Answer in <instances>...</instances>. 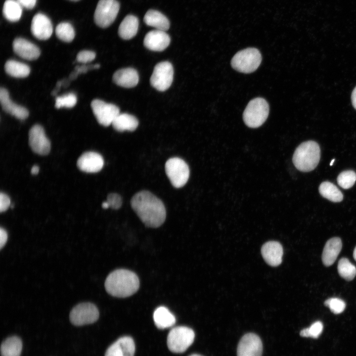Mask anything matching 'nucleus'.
<instances>
[{"label":"nucleus","mask_w":356,"mask_h":356,"mask_svg":"<svg viewBox=\"0 0 356 356\" xmlns=\"http://www.w3.org/2000/svg\"><path fill=\"white\" fill-rule=\"evenodd\" d=\"M131 206L142 222L148 227L157 228L165 222L166 211L162 201L148 191L136 193L131 201Z\"/></svg>","instance_id":"1"},{"label":"nucleus","mask_w":356,"mask_h":356,"mask_svg":"<svg viewBox=\"0 0 356 356\" xmlns=\"http://www.w3.org/2000/svg\"><path fill=\"white\" fill-rule=\"evenodd\" d=\"M105 288L110 295L126 298L134 294L138 289L139 281L134 272L125 269H118L107 276Z\"/></svg>","instance_id":"2"},{"label":"nucleus","mask_w":356,"mask_h":356,"mask_svg":"<svg viewBox=\"0 0 356 356\" xmlns=\"http://www.w3.org/2000/svg\"><path fill=\"white\" fill-rule=\"evenodd\" d=\"M320 158V150L317 142L312 140L304 142L296 149L292 158L293 163L299 171L308 172L317 166Z\"/></svg>","instance_id":"3"},{"label":"nucleus","mask_w":356,"mask_h":356,"mask_svg":"<svg viewBox=\"0 0 356 356\" xmlns=\"http://www.w3.org/2000/svg\"><path fill=\"white\" fill-rule=\"evenodd\" d=\"M269 113L267 101L257 97L249 101L243 114V121L246 126L252 128L260 127L266 121Z\"/></svg>","instance_id":"4"},{"label":"nucleus","mask_w":356,"mask_h":356,"mask_svg":"<svg viewBox=\"0 0 356 356\" xmlns=\"http://www.w3.org/2000/svg\"><path fill=\"white\" fill-rule=\"evenodd\" d=\"M262 56L259 50L249 47L237 52L232 57L231 65L235 70L243 73L254 72L260 66Z\"/></svg>","instance_id":"5"},{"label":"nucleus","mask_w":356,"mask_h":356,"mask_svg":"<svg viewBox=\"0 0 356 356\" xmlns=\"http://www.w3.org/2000/svg\"><path fill=\"white\" fill-rule=\"evenodd\" d=\"M194 338L195 333L192 329L186 326H177L173 328L168 335L167 346L171 352L181 353L192 344Z\"/></svg>","instance_id":"6"},{"label":"nucleus","mask_w":356,"mask_h":356,"mask_svg":"<svg viewBox=\"0 0 356 356\" xmlns=\"http://www.w3.org/2000/svg\"><path fill=\"white\" fill-rule=\"evenodd\" d=\"M166 175L172 185L176 188L183 186L189 177V169L186 163L178 157H173L165 164Z\"/></svg>","instance_id":"7"},{"label":"nucleus","mask_w":356,"mask_h":356,"mask_svg":"<svg viewBox=\"0 0 356 356\" xmlns=\"http://www.w3.org/2000/svg\"><path fill=\"white\" fill-rule=\"evenodd\" d=\"M119 8L116 0H99L94 14L96 24L103 28L109 26L115 20Z\"/></svg>","instance_id":"8"},{"label":"nucleus","mask_w":356,"mask_h":356,"mask_svg":"<svg viewBox=\"0 0 356 356\" xmlns=\"http://www.w3.org/2000/svg\"><path fill=\"white\" fill-rule=\"evenodd\" d=\"M99 313L93 304L85 302L78 304L71 310L69 318L71 322L76 326L93 323L98 318Z\"/></svg>","instance_id":"9"},{"label":"nucleus","mask_w":356,"mask_h":356,"mask_svg":"<svg viewBox=\"0 0 356 356\" xmlns=\"http://www.w3.org/2000/svg\"><path fill=\"white\" fill-rule=\"evenodd\" d=\"M174 69L168 61L158 63L154 67L150 77L151 85L157 90L164 91L168 89L173 81Z\"/></svg>","instance_id":"10"},{"label":"nucleus","mask_w":356,"mask_h":356,"mask_svg":"<svg viewBox=\"0 0 356 356\" xmlns=\"http://www.w3.org/2000/svg\"><path fill=\"white\" fill-rule=\"evenodd\" d=\"M91 108L98 123L105 127L112 124L120 114V109L116 105L100 99L93 100Z\"/></svg>","instance_id":"11"},{"label":"nucleus","mask_w":356,"mask_h":356,"mask_svg":"<svg viewBox=\"0 0 356 356\" xmlns=\"http://www.w3.org/2000/svg\"><path fill=\"white\" fill-rule=\"evenodd\" d=\"M29 144L35 153L47 155L51 149L49 140L46 136L44 128L40 125L33 126L29 132Z\"/></svg>","instance_id":"12"},{"label":"nucleus","mask_w":356,"mask_h":356,"mask_svg":"<svg viewBox=\"0 0 356 356\" xmlns=\"http://www.w3.org/2000/svg\"><path fill=\"white\" fill-rule=\"evenodd\" d=\"M263 344L256 334L249 333L240 339L237 349V356H261Z\"/></svg>","instance_id":"13"},{"label":"nucleus","mask_w":356,"mask_h":356,"mask_svg":"<svg viewBox=\"0 0 356 356\" xmlns=\"http://www.w3.org/2000/svg\"><path fill=\"white\" fill-rule=\"evenodd\" d=\"M31 30L35 37L40 40H46L51 36L53 32L52 23L45 15L39 13L32 20Z\"/></svg>","instance_id":"14"},{"label":"nucleus","mask_w":356,"mask_h":356,"mask_svg":"<svg viewBox=\"0 0 356 356\" xmlns=\"http://www.w3.org/2000/svg\"><path fill=\"white\" fill-rule=\"evenodd\" d=\"M78 168L84 172L97 173L100 171L104 165V160L99 153L89 151L84 153L77 162Z\"/></svg>","instance_id":"15"},{"label":"nucleus","mask_w":356,"mask_h":356,"mask_svg":"<svg viewBox=\"0 0 356 356\" xmlns=\"http://www.w3.org/2000/svg\"><path fill=\"white\" fill-rule=\"evenodd\" d=\"M170 41V38L166 31L155 29L147 33L143 44L149 50L161 51L169 46Z\"/></svg>","instance_id":"16"},{"label":"nucleus","mask_w":356,"mask_h":356,"mask_svg":"<svg viewBox=\"0 0 356 356\" xmlns=\"http://www.w3.org/2000/svg\"><path fill=\"white\" fill-rule=\"evenodd\" d=\"M135 344L133 339L129 336L122 337L110 345L104 356H134Z\"/></svg>","instance_id":"17"},{"label":"nucleus","mask_w":356,"mask_h":356,"mask_svg":"<svg viewBox=\"0 0 356 356\" xmlns=\"http://www.w3.org/2000/svg\"><path fill=\"white\" fill-rule=\"evenodd\" d=\"M12 46L14 52L23 59L34 60L40 55L39 47L25 39L16 38L13 42Z\"/></svg>","instance_id":"18"},{"label":"nucleus","mask_w":356,"mask_h":356,"mask_svg":"<svg viewBox=\"0 0 356 356\" xmlns=\"http://www.w3.org/2000/svg\"><path fill=\"white\" fill-rule=\"evenodd\" d=\"M0 102L3 110L17 119L23 120L28 117V110L14 103L10 99L8 91L5 88L0 89Z\"/></svg>","instance_id":"19"},{"label":"nucleus","mask_w":356,"mask_h":356,"mask_svg":"<svg viewBox=\"0 0 356 356\" xmlns=\"http://www.w3.org/2000/svg\"><path fill=\"white\" fill-rule=\"evenodd\" d=\"M261 253L266 263L271 266H278L282 262L283 248L278 242H266L261 248Z\"/></svg>","instance_id":"20"},{"label":"nucleus","mask_w":356,"mask_h":356,"mask_svg":"<svg viewBox=\"0 0 356 356\" xmlns=\"http://www.w3.org/2000/svg\"><path fill=\"white\" fill-rule=\"evenodd\" d=\"M113 81L117 85L127 88L136 86L139 77L136 70L132 68H123L117 70L113 76Z\"/></svg>","instance_id":"21"},{"label":"nucleus","mask_w":356,"mask_h":356,"mask_svg":"<svg viewBox=\"0 0 356 356\" xmlns=\"http://www.w3.org/2000/svg\"><path fill=\"white\" fill-rule=\"evenodd\" d=\"M342 247V241L339 237L332 238L326 242L322 254V261L325 266H330L335 262Z\"/></svg>","instance_id":"22"},{"label":"nucleus","mask_w":356,"mask_h":356,"mask_svg":"<svg viewBox=\"0 0 356 356\" xmlns=\"http://www.w3.org/2000/svg\"><path fill=\"white\" fill-rule=\"evenodd\" d=\"M144 22L157 30L166 31L170 27L168 19L160 12L153 9L148 10L144 17Z\"/></svg>","instance_id":"23"},{"label":"nucleus","mask_w":356,"mask_h":356,"mask_svg":"<svg viewBox=\"0 0 356 356\" xmlns=\"http://www.w3.org/2000/svg\"><path fill=\"white\" fill-rule=\"evenodd\" d=\"M138 25L137 18L133 15H128L121 22L118 29V34L123 39L130 40L136 35Z\"/></svg>","instance_id":"24"},{"label":"nucleus","mask_w":356,"mask_h":356,"mask_svg":"<svg viewBox=\"0 0 356 356\" xmlns=\"http://www.w3.org/2000/svg\"><path fill=\"white\" fill-rule=\"evenodd\" d=\"M153 320L155 325L160 329H165L174 325L176 318L165 307H158L154 312Z\"/></svg>","instance_id":"25"},{"label":"nucleus","mask_w":356,"mask_h":356,"mask_svg":"<svg viewBox=\"0 0 356 356\" xmlns=\"http://www.w3.org/2000/svg\"><path fill=\"white\" fill-rule=\"evenodd\" d=\"M113 128L118 132L134 131L138 121L134 116L128 113H120L112 123Z\"/></svg>","instance_id":"26"},{"label":"nucleus","mask_w":356,"mask_h":356,"mask_svg":"<svg viewBox=\"0 0 356 356\" xmlns=\"http://www.w3.org/2000/svg\"><path fill=\"white\" fill-rule=\"evenodd\" d=\"M22 349L21 339L16 336L7 338L1 345V356H20Z\"/></svg>","instance_id":"27"},{"label":"nucleus","mask_w":356,"mask_h":356,"mask_svg":"<svg viewBox=\"0 0 356 356\" xmlns=\"http://www.w3.org/2000/svg\"><path fill=\"white\" fill-rule=\"evenodd\" d=\"M4 69L7 74L15 78H25L28 76L30 73L29 66L14 60L7 61Z\"/></svg>","instance_id":"28"},{"label":"nucleus","mask_w":356,"mask_h":356,"mask_svg":"<svg viewBox=\"0 0 356 356\" xmlns=\"http://www.w3.org/2000/svg\"><path fill=\"white\" fill-rule=\"evenodd\" d=\"M2 12L4 17L10 22L18 21L22 13V7L17 0H6Z\"/></svg>","instance_id":"29"},{"label":"nucleus","mask_w":356,"mask_h":356,"mask_svg":"<svg viewBox=\"0 0 356 356\" xmlns=\"http://www.w3.org/2000/svg\"><path fill=\"white\" fill-rule=\"evenodd\" d=\"M319 192L322 196L333 202H341L343 199L341 191L329 181L322 182L319 187Z\"/></svg>","instance_id":"30"},{"label":"nucleus","mask_w":356,"mask_h":356,"mask_svg":"<svg viewBox=\"0 0 356 356\" xmlns=\"http://www.w3.org/2000/svg\"><path fill=\"white\" fill-rule=\"evenodd\" d=\"M339 275L346 280H353L356 275V267L345 258L341 259L338 264Z\"/></svg>","instance_id":"31"},{"label":"nucleus","mask_w":356,"mask_h":356,"mask_svg":"<svg viewBox=\"0 0 356 356\" xmlns=\"http://www.w3.org/2000/svg\"><path fill=\"white\" fill-rule=\"evenodd\" d=\"M55 33L58 39L63 42L70 43L75 37V31L72 25L68 22L59 23L56 28Z\"/></svg>","instance_id":"32"},{"label":"nucleus","mask_w":356,"mask_h":356,"mask_svg":"<svg viewBox=\"0 0 356 356\" xmlns=\"http://www.w3.org/2000/svg\"><path fill=\"white\" fill-rule=\"evenodd\" d=\"M337 181L342 188L346 189L350 188L356 181V174L352 170L343 171L338 176Z\"/></svg>","instance_id":"33"},{"label":"nucleus","mask_w":356,"mask_h":356,"mask_svg":"<svg viewBox=\"0 0 356 356\" xmlns=\"http://www.w3.org/2000/svg\"><path fill=\"white\" fill-rule=\"evenodd\" d=\"M76 95L73 93H69L56 98L55 106L56 108L62 107L72 108L77 103Z\"/></svg>","instance_id":"34"},{"label":"nucleus","mask_w":356,"mask_h":356,"mask_svg":"<svg viewBox=\"0 0 356 356\" xmlns=\"http://www.w3.org/2000/svg\"><path fill=\"white\" fill-rule=\"evenodd\" d=\"M323 328L322 323L320 321H317L313 323L309 328L302 329L300 332V335L303 337L316 339L321 334Z\"/></svg>","instance_id":"35"},{"label":"nucleus","mask_w":356,"mask_h":356,"mask_svg":"<svg viewBox=\"0 0 356 356\" xmlns=\"http://www.w3.org/2000/svg\"><path fill=\"white\" fill-rule=\"evenodd\" d=\"M324 304L335 314L342 312L346 307L345 303L342 300L337 298H329L325 300Z\"/></svg>","instance_id":"36"},{"label":"nucleus","mask_w":356,"mask_h":356,"mask_svg":"<svg viewBox=\"0 0 356 356\" xmlns=\"http://www.w3.org/2000/svg\"><path fill=\"white\" fill-rule=\"evenodd\" d=\"M95 56L96 54L93 51L84 50L78 53L76 60L78 62L86 64L92 61Z\"/></svg>","instance_id":"37"},{"label":"nucleus","mask_w":356,"mask_h":356,"mask_svg":"<svg viewBox=\"0 0 356 356\" xmlns=\"http://www.w3.org/2000/svg\"><path fill=\"white\" fill-rule=\"evenodd\" d=\"M107 202L110 207L113 209L118 210L122 205V199L120 195L117 193H110L107 197Z\"/></svg>","instance_id":"38"},{"label":"nucleus","mask_w":356,"mask_h":356,"mask_svg":"<svg viewBox=\"0 0 356 356\" xmlns=\"http://www.w3.org/2000/svg\"><path fill=\"white\" fill-rule=\"evenodd\" d=\"M100 67V65L96 64L93 65H86L78 66L75 68V71L72 73L69 77L71 80L75 79L77 76L80 74L86 73L89 70L91 69H98Z\"/></svg>","instance_id":"39"},{"label":"nucleus","mask_w":356,"mask_h":356,"mask_svg":"<svg viewBox=\"0 0 356 356\" xmlns=\"http://www.w3.org/2000/svg\"><path fill=\"white\" fill-rule=\"evenodd\" d=\"M10 206V199L5 193L1 192L0 194V211L3 212L7 210Z\"/></svg>","instance_id":"40"},{"label":"nucleus","mask_w":356,"mask_h":356,"mask_svg":"<svg viewBox=\"0 0 356 356\" xmlns=\"http://www.w3.org/2000/svg\"><path fill=\"white\" fill-rule=\"evenodd\" d=\"M21 6L28 9L33 8L36 5L37 0H17Z\"/></svg>","instance_id":"41"},{"label":"nucleus","mask_w":356,"mask_h":356,"mask_svg":"<svg viewBox=\"0 0 356 356\" xmlns=\"http://www.w3.org/2000/svg\"><path fill=\"white\" fill-rule=\"evenodd\" d=\"M7 240V233L6 231L2 227L0 229V248L4 246Z\"/></svg>","instance_id":"42"},{"label":"nucleus","mask_w":356,"mask_h":356,"mask_svg":"<svg viewBox=\"0 0 356 356\" xmlns=\"http://www.w3.org/2000/svg\"><path fill=\"white\" fill-rule=\"evenodd\" d=\"M351 100L353 107L356 109V87L352 93Z\"/></svg>","instance_id":"43"},{"label":"nucleus","mask_w":356,"mask_h":356,"mask_svg":"<svg viewBox=\"0 0 356 356\" xmlns=\"http://www.w3.org/2000/svg\"><path fill=\"white\" fill-rule=\"evenodd\" d=\"M39 167L37 165H34L31 169V173L32 175H37L39 172Z\"/></svg>","instance_id":"44"},{"label":"nucleus","mask_w":356,"mask_h":356,"mask_svg":"<svg viewBox=\"0 0 356 356\" xmlns=\"http://www.w3.org/2000/svg\"><path fill=\"white\" fill-rule=\"evenodd\" d=\"M102 207L103 209H108L110 206L108 203L107 201H105L102 203Z\"/></svg>","instance_id":"45"},{"label":"nucleus","mask_w":356,"mask_h":356,"mask_svg":"<svg viewBox=\"0 0 356 356\" xmlns=\"http://www.w3.org/2000/svg\"><path fill=\"white\" fill-rule=\"evenodd\" d=\"M353 257L354 259L356 261V247H355L353 252Z\"/></svg>","instance_id":"46"},{"label":"nucleus","mask_w":356,"mask_h":356,"mask_svg":"<svg viewBox=\"0 0 356 356\" xmlns=\"http://www.w3.org/2000/svg\"><path fill=\"white\" fill-rule=\"evenodd\" d=\"M202 356L200 355H198V354H193V355H190V356Z\"/></svg>","instance_id":"47"},{"label":"nucleus","mask_w":356,"mask_h":356,"mask_svg":"<svg viewBox=\"0 0 356 356\" xmlns=\"http://www.w3.org/2000/svg\"><path fill=\"white\" fill-rule=\"evenodd\" d=\"M334 161H335V159H333V160L331 161V163H330V166H332V165L333 164V163H334Z\"/></svg>","instance_id":"48"},{"label":"nucleus","mask_w":356,"mask_h":356,"mask_svg":"<svg viewBox=\"0 0 356 356\" xmlns=\"http://www.w3.org/2000/svg\"><path fill=\"white\" fill-rule=\"evenodd\" d=\"M70 0L74 1H78V0Z\"/></svg>","instance_id":"49"}]
</instances>
